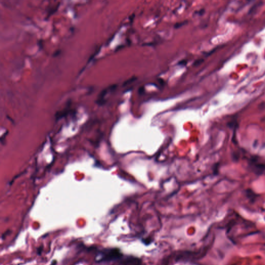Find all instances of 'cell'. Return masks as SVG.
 I'll list each match as a JSON object with an SVG mask.
<instances>
[{
  "label": "cell",
  "mask_w": 265,
  "mask_h": 265,
  "mask_svg": "<svg viewBox=\"0 0 265 265\" xmlns=\"http://www.w3.org/2000/svg\"><path fill=\"white\" fill-rule=\"evenodd\" d=\"M187 63V61L186 60H182L180 62H179V64L180 65H184Z\"/></svg>",
  "instance_id": "5b68a950"
},
{
  "label": "cell",
  "mask_w": 265,
  "mask_h": 265,
  "mask_svg": "<svg viewBox=\"0 0 265 265\" xmlns=\"http://www.w3.org/2000/svg\"><path fill=\"white\" fill-rule=\"evenodd\" d=\"M228 125L229 127H230L231 128H234L235 129H236V127L238 126L237 122L236 121H232L229 122Z\"/></svg>",
  "instance_id": "277c9868"
},
{
  "label": "cell",
  "mask_w": 265,
  "mask_h": 265,
  "mask_svg": "<svg viewBox=\"0 0 265 265\" xmlns=\"http://www.w3.org/2000/svg\"><path fill=\"white\" fill-rule=\"evenodd\" d=\"M202 61H203V60H199V61H196V62H195L194 65H196V66H197V65H198L199 64H200Z\"/></svg>",
  "instance_id": "8992f818"
},
{
  "label": "cell",
  "mask_w": 265,
  "mask_h": 265,
  "mask_svg": "<svg viewBox=\"0 0 265 265\" xmlns=\"http://www.w3.org/2000/svg\"><path fill=\"white\" fill-rule=\"evenodd\" d=\"M246 195L250 199V200L251 201H254L255 199H256V195L255 194V193L252 191L251 190H250V189H248L246 191Z\"/></svg>",
  "instance_id": "3957f363"
},
{
  "label": "cell",
  "mask_w": 265,
  "mask_h": 265,
  "mask_svg": "<svg viewBox=\"0 0 265 265\" xmlns=\"http://www.w3.org/2000/svg\"><path fill=\"white\" fill-rule=\"evenodd\" d=\"M123 255L119 249H106L99 252L96 256V261H110L118 260L122 257Z\"/></svg>",
  "instance_id": "6da1fadb"
},
{
  "label": "cell",
  "mask_w": 265,
  "mask_h": 265,
  "mask_svg": "<svg viewBox=\"0 0 265 265\" xmlns=\"http://www.w3.org/2000/svg\"><path fill=\"white\" fill-rule=\"evenodd\" d=\"M141 260L135 257H128L122 262V265H141Z\"/></svg>",
  "instance_id": "7a4b0ae2"
}]
</instances>
